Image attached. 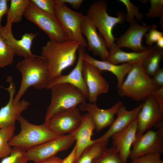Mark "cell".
<instances>
[{"label": "cell", "mask_w": 163, "mask_h": 163, "mask_svg": "<svg viewBox=\"0 0 163 163\" xmlns=\"http://www.w3.org/2000/svg\"><path fill=\"white\" fill-rule=\"evenodd\" d=\"M16 68L21 74V80L14 100V103L21 100L30 87L39 89L46 88L50 79L47 62L44 57L36 55L24 58L18 62Z\"/></svg>", "instance_id": "1"}, {"label": "cell", "mask_w": 163, "mask_h": 163, "mask_svg": "<svg viewBox=\"0 0 163 163\" xmlns=\"http://www.w3.org/2000/svg\"><path fill=\"white\" fill-rule=\"evenodd\" d=\"M80 46L78 42L70 40L61 42L50 40L42 47L41 56L46 60L50 81L62 75L64 70L74 64Z\"/></svg>", "instance_id": "2"}, {"label": "cell", "mask_w": 163, "mask_h": 163, "mask_svg": "<svg viewBox=\"0 0 163 163\" xmlns=\"http://www.w3.org/2000/svg\"><path fill=\"white\" fill-rule=\"evenodd\" d=\"M159 88L144 69L142 63L133 65L118 93L121 97L129 98L137 101H144Z\"/></svg>", "instance_id": "3"}, {"label": "cell", "mask_w": 163, "mask_h": 163, "mask_svg": "<svg viewBox=\"0 0 163 163\" xmlns=\"http://www.w3.org/2000/svg\"><path fill=\"white\" fill-rule=\"evenodd\" d=\"M17 120L20 124V131L11 138L9 143L11 146L26 152L62 136L51 130L44 123L36 125L30 123L21 115Z\"/></svg>", "instance_id": "4"}, {"label": "cell", "mask_w": 163, "mask_h": 163, "mask_svg": "<svg viewBox=\"0 0 163 163\" xmlns=\"http://www.w3.org/2000/svg\"><path fill=\"white\" fill-rule=\"evenodd\" d=\"M50 103L46 110L45 122L59 112L77 107L86 102V98L77 88L68 83H60L52 87Z\"/></svg>", "instance_id": "5"}, {"label": "cell", "mask_w": 163, "mask_h": 163, "mask_svg": "<svg viewBox=\"0 0 163 163\" xmlns=\"http://www.w3.org/2000/svg\"><path fill=\"white\" fill-rule=\"evenodd\" d=\"M107 7L105 0L94 2L89 6L86 15L98 28L109 49L115 43L113 28L116 24L123 23L125 20V14L121 11H118L116 17L109 15Z\"/></svg>", "instance_id": "6"}, {"label": "cell", "mask_w": 163, "mask_h": 163, "mask_svg": "<svg viewBox=\"0 0 163 163\" xmlns=\"http://www.w3.org/2000/svg\"><path fill=\"white\" fill-rule=\"evenodd\" d=\"M24 16L45 33L50 40L61 42L70 40L56 15L42 11L30 0Z\"/></svg>", "instance_id": "7"}, {"label": "cell", "mask_w": 163, "mask_h": 163, "mask_svg": "<svg viewBox=\"0 0 163 163\" xmlns=\"http://www.w3.org/2000/svg\"><path fill=\"white\" fill-rule=\"evenodd\" d=\"M55 15L69 39L79 43L81 46L87 47V43L82 33L81 26L84 16L82 12L75 11L66 4L54 0Z\"/></svg>", "instance_id": "8"}, {"label": "cell", "mask_w": 163, "mask_h": 163, "mask_svg": "<svg viewBox=\"0 0 163 163\" xmlns=\"http://www.w3.org/2000/svg\"><path fill=\"white\" fill-rule=\"evenodd\" d=\"M156 129H149L136 138L129 156L132 160L147 154L163 153V125Z\"/></svg>", "instance_id": "9"}, {"label": "cell", "mask_w": 163, "mask_h": 163, "mask_svg": "<svg viewBox=\"0 0 163 163\" xmlns=\"http://www.w3.org/2000/svg\"><path fill=\"white\" fill-rule=\"evenodd\" d=\"M136 119V138L152 127L157 128L163 125V112L152 95L148 96L144 101Z\"/></svg>", "instance_id": "10"}, {"label": "cell", "mask_w": 163, "mask_h": 163, "mask_svg": "<svg viewBox=\"0 0 163 163\" xmlns=\"http://www.w3.org/2000/svg\"><path fill=\"white\" fill-rule=\"evenodd\" d=\"M75 142L70 133L62 135L36 146L26 152L28 161L35 163L55 156L59 152L68 149Z\"/></svg>", "instance_id": "11"}, {"label": "cell", "mask_w": 163, "mask_h": 163, "mask_svg": "<svg viewBox=\"0 0 163 163\" xmlns=\"http://www.w3.org/2000/svg\"><path fill=\"white\" fill-rule=\"evenodd\" d=\"M80 110L75 107L59 112L44 124L59 135L69 134L76 130L81 123L82 115Z\"/></svg>", "instance_id": "12"}, {"label": "cell", "mask_w": 163, "mask_h": 163, "mask_svg": "<svg viewBox=\"0 0 163 163\" xmlns=\"http://www.w3.org/2000/svg\"><path fill=\"white\" fill-rule=\"evenodd\" d=\"M7 81L9 83V86L5 88L9 93V100L7 104L0 109V129L15 125L18 117L30 105L29 102L25 99L21 100L17 103L14 102L16 94L15 85L11 76L7 78Z\"/></svg>", "instance_id": "13"}, {"label": "cell", "mask_w": 163, "mask_h": 163, "mask_svg": "<svg viewBox=\"0 0 163 163\" xmlns=\"http://www.w3.org/2000/svg\"><path fill=\"white\" fill-rule=\"evenodd\" d=\"M130 24L126 31L119 37L115 38L116 44L120 48L126 47L133 52H140L147 49L142 44V40L145 34L150 30L157 28L155 24L140 25L136 20Z\"/></svg>", "instance_id": "14"}, {"label": "cell", "mask_w": 163, "mask_h": 163, "mask_svg": "<svg viewBox=\"0 0 163 163\" xmlns=\"http://www.w3.org/2000/svg\"><path fill=\"white\" fill-rule=\"evenodd\" d=\"M13 23L7 21L6 25L0 29V34L13 52L15 55L24 58L35 56L31 51L33 41L38 35V33H25L20 40L16 39L13 34Z\"/></svg>", "instance_id": "15"}, {"label": "cell", "mask_w": 163, "mask_h": 163, "mask_svg": "<svg viewBox=\"0 0 163 163\" xmlns=\"http://www.w3.org/2000/svg\"><path fill=\"white\" fill-rule=\"evenodd\" d=\"M82 75L88 90V98L90 102L96 103L100 95L108 92L109 84L96 67L85 61Z\"/></svg>", "instance_id": "16"}, {"label": "cell", "mask_w": 163, "mask_h": 163, "mask_svg": "<svg viewBox=\"0 0 163 163\" xmlns=\"http://www.w3.org/2000/svg\"><path fill=\"white\" fill-rule=\"evenodd\" d=\"M81 30L87 39L88 51L100 57L101 60H107L109 52L106 42L102 35L98 34L96 27L86 15H84L82 21Z\"/></svg>", "instance_id": "17"}, {"label": "cell", "mask_w": 163, "mask_h": 163, "mask_svg": "<svg viewBox=\"0 0 163 163\" xmlns=\"http://www.w3.org/2000/svg\"><path fill=\"white\" fill-rule=\"evenodd\" d=\"M123 104L122 101H119L111 107L102 109L97 107L96 103L85 102L79 105V108L80 110L86 111L90 116L95 124V129L98 133L111 125L115 115Z\"/></svg>", "instance_id": "18"}, {"label": "cell", "mask_w": 163, "mask_h": 163, "mask_svg": "<svg viewBox=\"0 0 163 163\" xmlns=\"http://www.w3.org/2000/svg\"><path fill=\"white\" fill-rule=\"evenodd\" d=\"M78 57L77 63L73 69L68 74L62 75L50 81L46 89H50L53 86L60 83L70 84L77 88L88 98V92L83 76L82 70L84 62L85 48L80 46L78 50Z\"/></svg>", "instance_id": "19"}, {"label": "cell", "mask_w": 163, "mask_h": 163, "mask_svg": "<svg viewBox=\"0 0 163 163\" xmlns=\"http://www.w3.org/2000/svg\"><path fill=\"white\" fill-rule=\"evenodd\" d=\"M95 129V124L88 113L82 116L81 123L78 127L70 133L76 142L75 152L74 163H75L83 151L93 144L91 139L93 131Z\"/></svg>", "instance_id": "20"}, {"label": "cell", "mask_w": 163, "mask_h": 163, "mask_svg": "<svg viewBox=\"0 0 163 163\" xmlns=\"http://www.w3.org/2000/svg\"><path fill=\"white\" fill-rule=\"evenodd\" d=\"M136 118L128 126L111 137L113 146L118 150L122 159L127 162L129 157L131 147L136 139Z\"/></svg>", "instance_id": "21"}, {"label": "cell", "mask_w": 163, "mask_h": 163, "mask_svg": "<svg viewBox=\"0 0 163 163\" xmlns=\"http://www.w3.org/2000/svg\"><path fill=\"white\" fill-rule=\"evenodd\" d=\"M142 103L134 109L128 110L123 104L119 108L116 119L110 126L108 130L102 136L93 140L94 142H108L115 133L124 129L136 118L143 105Z\"/></svg>", "instance_id": "22"}, {"label": "cell", "mask_w": 163, "mask_h": 163, "mask_svg": "<svg viewBox=\"0 0 163 163\" xmlns=\"http://www.w3.org/2000/svg\"><path fill=\"white\" fill-rule=\"evenodd\" d=\"M155 46H148L145 50L140 52H127L118 47L115 43L109 49V55L107 61L118 65L128 63L132 65L142 63L144 60L153 50Z\"/></svg>", "instance_id": "23"}, {"label": "cell", "mask_w": 163, "mask_h": 163, "mask_svg": "<svg viewBox=\"0 0 163 163\" xmlns=\"http://www.w3.org/2000/svg\"><path fill=\"white\" fill-rule=\"evenodd\" d=\"M84 61L94 66L100 72L106 71L114 74L117 79V89L120 87L125 77L130 71L133 66L132 64L128 63L116 65L111 63L107 60H97L86 53L84 55Z\"/></svg>", "instance_id": "24"}, {"label": "cell", "mask_w": 163, "mask_h": 163, "mask_svg": "<svg viewBox=\"0 0 163 163\" xmlns=\"http://www.w3.org/2000/svg\"><path fill=\"white\" fill-rule=\"evenodd\" d=\"M163 57V49L155 46L152 51L142 63L144 70L150 77L159 69L160 63Z\"/></svg>", "instance_id": "25"}, {"label": "cell", "mask_w": 163, "mask_h": 163, "mask_svg": "<svg viewBox=\"0 0 163 163\" xmlns=\"http://www.w3.org/2000/svg\"><path fill=\"white\" fill-rule=\"evenodd\" d=\"M7 14V21L13 23L20 22L24 15L30 0H11Z\"/></svg>", "instance_id": "26"}, {"label": "cell", "mask_w": 163, "mask_h": 163, "mask_svg": "<svg viewBox=\"0 0 163 163\" xmlns=\"http://www.w3.org/2000/svg\"><path fill=\"white\" fill-rule=\"evenodd\" d=\"M82 152L75 163H92L107 147L108 142H94Z\"/></svg>", "instance_id": "27"}, {"label": "cell", "mask_w": 163, "mask_h": 163, "mask_svg": "<svg viewBox=\"0 0 163 163\" xmlns=\"http://www.w3.org/2000/svg\"><path fill=\"white\" fill-rule=\"evenodd\" d=\"M15 125H11L0 129V160L11 153L12 148L9 142L14 136Z\"/></svg>", "instance_id": "28"}, {"label": "cell", "mask_w": 163, "mask_h": 163, "mask_svg": "<svg viewBox=\"0 0 163 163\" xmlns=\"http://www.w3.org/2000/svg\"><path fill=\"white\" fill-rule=\"evenodd\" d=\"M92 163H127L121 158L117 149L113 146L106 148Z\"/></svg>", "instance_id": "29"}, {"label": "cell", "mask_w": 163, "mask_h": 163, "mask_svg": "<svg viewBox=\"0 0 163 163\" xmlns=\"http://www.w3.org/2000/svg\"><path fill=\"white\" fill-rule=\"evenodd\" d=\"M15 54L0 34V68L11 65Z\"/></svg>", "instance_id": "30"}, {"label": "cell", "mask_w": 163, "mask_h": 163, "mask_svg": "<svg viewBox=\"0 0 163 163\" xmlns=\"http://www.w3.org/2000/svg\"><path fill=\"white\" fill-rule=\"evenodd\" d=\"M123 3L127 9L126 14L125 15V20L130 24L133 23L135 20V17L137 19L142 21L143 18L142 14L139 11V8L133 4L129 0H119L118 1Z\"/></svg>", "instance_id": "31"}, {"label": "cell", "mask_w": 163, "mask_h": 163, "mask_svg": "<svg viewBox=\"0 0 163 163\" xmlns=\"http://www.w3.org/2000/svg\"><path fill=\"white\" fill-rule=\"evenodd\" d=\"M150 7L145 15L147 17L153 18H160L159 23L163 28V0H150Z\"/></svg>", "instance_id": "32"}, {"label": "cell", "mask_w": 163, "mask_h": 163, "mask_svg": "<svg viewBox=\"0 0 163 163\" xmlns=\"http://www.w3.org/2000/svg\"><path fill=\"white\" fill-rule=\"evenodd\" d=\"M28 161L26 151L14 147L10 155L2 159L0 163H27Z\"/></svg>", "instance_id": "33"}, {"label": "cell", "mask_w": 163, "mask_h": 163, "mask_svg": "<svg viewBox=\"0 0 163 163\" xmlns=\"http://www.w3.org/2000/svg\"><path fill=\"white\" fill-rule=\"evenodd\" d=\"M38 8L49 14L55 15L54 0H30Z\"/></svg>", "instance_id": "34"}, {"label": "cell", "mask_w": 163, "mask_h": 163, "mask_svg": "<svg viewBox=\"0 0 163 163\" xmlns=\"http://www.w3.org/2000/svg\"><path fill=\"white\" fill-rule=\"evenodd\" d=\"M130 163H163V161L161 158V154H151L134 159Z\"/></svg>", "instance_id": "35"}, {"label": "cell", "mask_w": 163, "mask_h": 163, "mask_svg": "<svg viewBox=\"0 0 163 163\" xmlns=\"http://www.w3.org/2000/svg\"><path fill=\"white\" fill-rule=\"evenodd\" d=\"M144 36L146 44L149 46H152L154 43H156L160 38L163 36V33L157 30V28H154L148 31Z\"/></svg>", "instance_id": "36"}, {"label": "cell", "mask_w": 163, "mask_h": 163, "mask_svg": "<svg viewBox=\"0 0 163 163\" xmlns=\"http://www.w3.org/2000/svg\"><path fill=\"white\" fill-rule=\"evenodd\" d=\"M152 77L158 88H163V69H159L154 74Z\"/></svg>", "instance_id": "37"}, {"label": "cell", "mask_w": 163, "mask_h": 163, "mask_svg": "<svg viewBox=\"0 0 163 163\" xmlns=\"http://www.w3.org/2000/svg\"><path fill=\"white\" fill-rule=\"evenodd\" d=\"M159 105L161 111L163 112V88H158L151 94Z\"/></svg>", "instance_id": "38"}, {"label": "cell", "mask_w": 163, "mask_h": 163, "mask_svg": "<svg viewBox=\"0 0 163 163\" xmlns=\"http://www.w3.org/2000/svg\"><path fill=\"white\" fill-rule=\"evenodd\" d=\"M9 2V0H0V29L2 27L1 25L2 18L8 13Z\"/></svg>", "instance_id": "39"}, {"label": "cell", "mask_w": 163, "mask_h": 163, "mask_svg": "<svg viewBox=\"0 0 163 163\" xmlns=\"http://www.w3.org/2000/svg\"><path fill=\"white\" fill-rule=\"evenodd\" d=\"M57 1L61 3L66 4H68L75 9H78L84 2L83 0H57Z\"/></svg>", "instance_id": "40"}, {"label": "cell", "mask_w": 163, "mask_h": 163, "mask_svg": "<svg viewBox=\"0 0 163 163\" xmlns=\"http://www.w3.org/2000/svg\"><path fill=\"white\" fill-rule=\"evenodd\" d=\"M75 147L74 146L70 153L64 159H62L61 163H74L75 155Z\"/></svg>", "instance_id": "41"}, {"label": "cell", "mask_w": 163, "mask_h": 163, "mask_svg": "<svg viewBox=\"0 0 163 163\" xmlns=\"http://www.w3.org/2000/svg\"><path fill=\"white\" fill-rule=\"evenodd\" d=\"M62 160L60 158L54 156L44 160L35 163H61Z\"/></svg>", "instance_id": "42"}, {"label": "cell", "mask_w": 163, "mask_h": 163, "mask_svg": "<svg viewBox=\"0 0 163 163\" xmlns=\"http://www.w3.org/2000/svg\"><path fill=\"white\" fill-rule=\"evenodd\" d=\"M156 46L163 49V36L160 38L156 42Z\"/></svg>", "instance_id": "43"}]
</instances>
